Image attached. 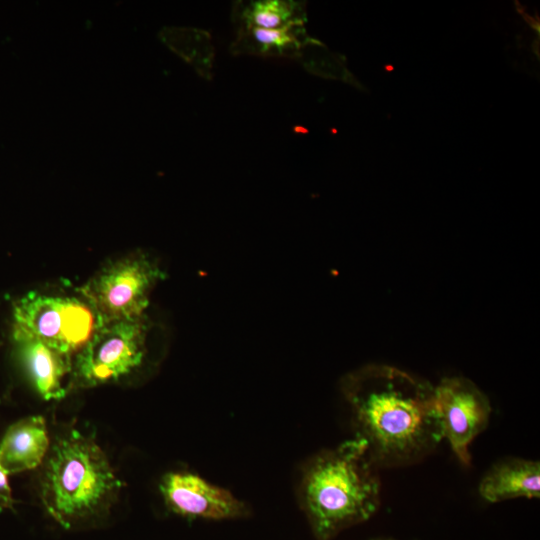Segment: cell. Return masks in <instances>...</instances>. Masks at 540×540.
Returning <instances> with one entry per match:
<instances>
[{"mask_svg":"<svg viewBox=\"0 0 540 540\" xmlns=\"http://www.w3.org/2000/svg\"><path fill=\"white\" fill-rule=\"evenodd\" d=\"M98 324L92 307L74 297L29 292L13 307L12 332L36 338L67 355L81 349Z\"/></svg>","mask_w":540,"mask_h":540,"instance_id":"277c9868","label":"cell"},{"mask_svg":"<svg viewBox=\"0 0 540 540\" xmlns=\"http://www.w3.org/2000/svg\"><path fill=\"white\" fill-rule=\"evenodd\" d=\"M145 333L141 318L99 323L77 356L75 384L100 385L137 368L145 354Z\"/></svg>","mask_w":540,"mask_h":540,"instance_id":"8992f818","label":"cell"},{"mask_svg":"<svg viewBox=\"0 0 540 540\" xmlns=\"http://www.w3.org/2000/svg\"><path fill=\"white\" fill-rule=\"evenodd\" d=\"M16 351L40 396L59 400L66 394L65 376L71 371L70 355L63 354L42 341L12 332Z\"/></svg>","mask_w":540,"mask_h":540,"instance_id":"9c48e42d","label":"cell"},{"mask_svg":"<svg viewBox=\"0 0 540 540\" xmlns=\"http://www.w3.org/2000/svg\"><path fill=\"white\" fill-rule=\"evenodd\" d=\"M161 40L205 78H211L213 47L207 32L181 27L161 30Z\"/></svg>","mask_w":540,"mask_h":540,"instance_id":"5bb4252c","label":"cell"},{"mask_svg":"<svg viewBox=\"0 0 540 540\" xmlns=\"http://www.w3.org/2000/svg\"><path fill=\"white\" fill-rule=\"evenodd\" d=\"M8 473L0 464V512L12 509L14 500L8 483Z\"/></svg>","mask_w":540,"mask_h":540,"instance_id":"9a60e30c","label":"cell"},{"mask_svg":"<svg viewBox=\"0 0 540 540\" xmlns=\"http://www.w3.org/2000/svg\"><path fill=\"white\" fill-rule=\"evenodd\" d=\"M162 277L147 257L129 256L101 270L82 288V294L99 323L140 319L151 287Z\"/></svg>","mask_w":540,"mask_h":540,"instance_id":"5b68a950","label":"cell"},{"mask_svg":"<svg viewBox=\"0 0 540 540\" xmlns=\"http://www.w3.org/2000/svg\"><path fill=\"white\" fill-rule=\"evenodd\" d=\"M479 494L490 503L515 498H539V461L508 458L497 462L482 478Z\"/></svg>","mask_w":540,"mask_h":540,"instance_id":"8fae6325","label":"cell"},{"mask_svg":"<svg viewBox=\"0 0 540 540\" xmlns=\"http://www.w3.org/2000/svg\"><path fill=\"white\" fill-rule=\"evenodd\" d=\"M160 490L170 510L181 516L225 520L249 514L248 506L231 492L192 473H168Z\"/></svg>","mask_w":540,"mask_h":540,"instance_id":"ba28073f","label":"cell"},{"mask_svg":"<svg viewBox=\"0 0 540 540\" xmlns=\"http://www.w3.org/2000/svg\"><path fill=\"white\" fill-rule=\"evenodd\" d=\"M435 399L443 439L449 442L462 464L470 465L468 448L488 425L489 399L472 381L463 377L444 378L435 386Z\"/></svg>","mask_w":540,"mask_h":540,"instance_id":"52a82bcc","label":"cell"},{"mask_svg":"<svg viewBox=\"0 0 540 540\" xmlns=\"http://www.w3.org/2000/svg\"><path fill=\"white\" fill-rule=\"evenodd\" d=\"M355 439L379 468L415 464L443 440L435 386L388 365L361 368L343 382Z\"/></svg>","mask_w":540,"mask_h":540,"instance_id":"6da1fadb","label":"cell"},{"mask_svg":"<svg viewBox=\"0 0 540 540\" xmlns=\"http://www.w3.org/2000/svg\"><path fill=\"white\" fill-rule=\"evenodd\" d=\"M123 486L95 441L77 430L56 440L41 480L47 513L64 529L100 519Z\"/></svg>","mask_w":540,"mask_h":540,"instance_id":"3957f363","label":"cell"},{"mask_svg":"<svg viewBox=\"0 0 540 540\" xmlns=\"http://www.w3.org/2000/svg\"><path fill=\"white\" fill-rule=\"evenodd\" d=\"M304 25L280 29L240 28L230 44L234 55L286 57L299 60L304 47L312 40Z\"/></svg>","mask_w":540,"mask_h":540,"instance_id":"7c38bea8","label":"cell"},{"mask_svg":"<svg viewBox=\"0 0 540 540\" xmlns=\"http://www.w3.org/2000/svg\"><path fill=\"white\" fill-rule=\"evenodd\" d=\"M49 449L46 422L30 416L12 424L0 442V464L8 474L38 467Z\"/></svg>","mask_w":540,"mask_h":540,"instance_id":"30bf717a","label":"cell"},{"mask_svg":"<svg viewBox=\"0 0 540 540\" xmlns=\"http://www.w3.org/2000/svg\"><path fill=\"white\" fill-rule=\"evenodd\" d=\"M231 20L236 29H280L291 25H304L307 21L306 5L294 0L235 1Z\"/></svg>","mask_w":540,"mask_h":540,"instance_id":"4fadbf2b","label":"cell"},{"mask_svg":"<svg viewBox=\"0 0 540 540\" xmlns=\"http://www.w3.org/2000/svg\"><path fill=\"white\" fill-rule=\"evenodd\" d=\"M380 493L378 468L355 438L312 457L298 486L300 505L319 540L368 520L379 508Z\"/></svg>","mask_w":540,"mask_h":540,"instance_id":"7a4b0ae2","label":"cell"}]
</instances>
